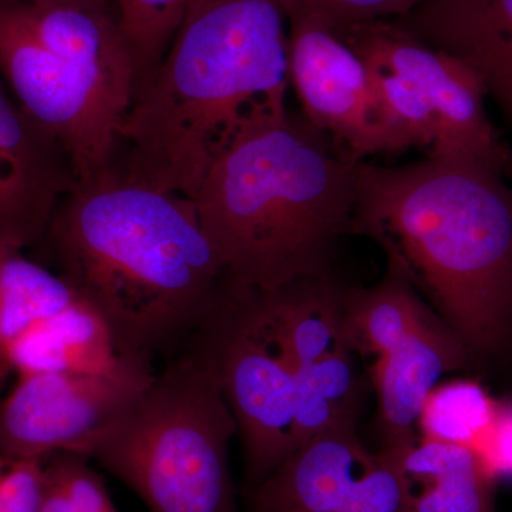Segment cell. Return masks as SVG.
Segmentation results:
<instances>
[{
  "label": "cell",
  "instance_id": "cell-1",
  "mask_svg": "<svg viewBox=\"0 0 512 512\" xmlns=\"http://www.w3.org/2000/svg\"><path fill=\"white\" fill-rule=\"evenodd\" d=\"M35 249L99 313L121 355L156 372L234 288L194 201L113 168L64 195Z\"/></svg>",
  "mask_w": 512,
  "mask_h": 512
},
{
  "label": "cell",
  "instance_id": "cell-2",
  "mask_svg": "<svg viewBox=\"0 0 512 512\" xmlns=\"http://www.w3.org/2000/svg\"><path fill=\"white\" fill-rule=\"evenodd\" d=\"M360 163L286 101L256 104L194 198L232 285L269 293L329 275L353 231Z\"/></svg>",
  "mask_w": 512,
  "mask_h": 512
},
{
  "label": "cell",
  "instance_id": "cell-3",
  "mask_svg": "<svg viewBox=\"0 0 512 512\" xmlns=\"http://www.w3.org/2000/svg\"><path fill=\"white\" fill-rule=\"evenodd\" d=\"M288 86L285 0H191L131 103L111 168L194 201L244 117L286 101Z\"/></svg>",
  "mask_w": 512,
  "mask_h": 512
},
{
  "label": "cell",
  "instance_id": "cell-4",
  "mask_svg": "<svg viewBox=\"0 0 512 512\" xmlns=\"http://www.w3.org/2000/svg\"><path fill=\"white\" fill-rule=\"evenodd\" d=\"M403 259L468 349L512 346V187L468 161H362L353 231Z\"/></svg>",
  "mask_w": 512,
  "mask_h": 512
},
{
  "label": "cell",
  "instance_id": "cell-5",
  "mask_svg": "<svg viewBox=\"0 0 512 512\" xmlns=\"http://www.w3.org/2000/svg\"><path fill=\"white\" fill-rule=\"evenodd\" d=\"M237 434L217 372L190 346L154 373L84 456L150 512H241L229 470Z\"/></svg>",
  "mask_w": 512,
  "mask_h": 512
},
{
  "label": "cell",
  "instance_id": "cell-6",
  "mask_svg": "<svg viewBox=\"0 0 512 512\" xmlns=\"http://www.w3.org/2000/svg\"><path fill=\"white\" fill-rule=\"evenodd\" d=\"M190 346L210 360L220 379L252 494L295 453V367L256 292H232Z\"/></svg>",
  "mask_w": 512,
  "mask_h": 512
},
{
  "label": "cell",
  "instance_id": "cell-7",
  "mask_svg": "<svg viewBox=\"0 0 512 512\" xmlns=\"http://www.w3.org/2000/svg\"><path fill=\"white\" fill-rule=\"evenodd\" d=\"M0 79L20 109L62 144L77 183L113 167L128 110L50 52L12 5H0Z\"/></svg>",
  "mask_w": 512,
  "mask_h": 512
},
{
  "label": "cell",
  "instance_id": "cell-8",
  "mask_svg": "<svg viewBox=\"0 0 512 512\" xmlns=\"http://www.w3.org/2000/svg\"><path fill=\"white\" fill-rule=\"evenodd\" d=\"M370 66L394 74L419 94L437 121L427 156L468 161L512 177V153L487 111L483 83L456 57L420 42L393 19L372 20L338 35Z\"/></svg>",
  "mask_w": 512,
  "mask_h": 512
},
{
  "label": "cell",
  "instance_id": "cell-9",
  "mask_svg": "<svg viewBox=\"0 0 512 512\" xmlns=\"http://www.w3.org/2000/svg\"><path fill=\"white\" fill-rule=\"evenodd\" d=\"M285 9L289 83L303 116L357 161L407 151L384 120L369 64L319 20Z\"/></svg>",
  "mask_w": 512,
  "mask_h": 512
},
{
  "label": "cell",
  "instance_id": "cell-10",
  "mask_svg": "<svg viewBox=\"0 0 512 512\" xmlns=\"http://www.w3.org/2000/svg\"><path fill=\"white\" fill-rule=\"evenodd\" d=\"M154 373L19 375L0 400V457L35 460L60 451L84 456L94 437L126 409Z\"/></svg>",
  "mask_w": 512,
  "mask_h": 512
},
{
  "label": "cell",
  "instance_id": "cell-11",
  "mask_svg": "<svg viewBox=\"0 0 512 512\" xmlns=\"http://www.w3.org/2000/svg\"><path fill=\"white\" fill-rule=\"evenodd\" d=\"M356 420L302 444L252 493L254 512H407L396 460L370 453Z\"/></svg>",
  "mask_w": 512,
  "mask_h": 512
},
{
  "label": "cell",
  "instance_id": "cell-12",
  "mask_svg": "<svg viewBox=\"0 0 512 512\" xmlns=\"http://www.w3.org/2000/svg\"><path fill=\"white\" fill-rule=\"evenodd\" d=\"M76 184L62 144L20 109L0 79V211L9 245L36 248Z\"/></svg>",
  "mask_w": 512,
  "mask_h": 512
},
{
  "label": "cell",
  "instance_id": "cell-13",
  "mask_svg": "<svg viewBox=\"0 0 512 512\" xmlns=\"http://www.w3.org/2000/svg\"><path fill=\"white\" fill-rule=\"evenodd\" d=\"M12 6L50 52L130 110L138 70L116 0H46Z\"/></svg>",
  "mask_w": 512,
  "mask_h": 512
},
{
  "label": "cell",
  "instance_id": "cell-14",
  "mask_svg": "<svg viewBox=\"0 0 512 512\" xmlns=\"http://www.w3.org/2000/svg\"><path fill=\"white\" fill-rule=\"evenodd\" d=\"M393 20L470 67L512 130V0H429Z\"/></svg>",
  "mask_w": 512,
  "mask_h": 512
},
{
  "label": "cell",
  "instance_id": "cell-15",
  "mask_svg": "<svg viewBox=\"0 0 512 512\" xmlns=\"http://www.w3.org/2000/svg\"><path fill=\"white\" fill-rule=\"evenodd\" d=\"M468 348L454 330L431 313L387 355L376 360L373 377L379 396L382 450L402 453L417 441V427L427 397L441 376L467 363Z\"/></svg>",
  "mask_w": 512,
  "mask_h": 512
},
{
  "label": "cell",
  "instance_id": "cell-16",
  "mask_svg": "<svg viewBox=\"0 0 512 512\" xmlns=\"http://www.w3.org/2000/svg\"><path fill=\"white\" fill-rule=\"evenodd\" d=\"M8 367L10 373L18 375L69 372L120 376L137 370L156 372L121 355L107 323L80 298L26 332L10 349Z\"/></svg>",
  "mask_w": 512,
  "mask_h": 512
},
{
  "label": "cell",
  "instance_id": "cell-17",
  "mask_svg": "<svg viewBox=\"0 0 512 512\" xmlns=\"http://www.w3.org/2000/svg\"><path fill=\"white\" fill-rule=\"evenodd\" d=\"M387 453L396 460L407 512H497L498 481L471 448L417 439L402 453Z\"/></svg>",
  "mask_w": 512,
  "mask_h": 512
},
{
  "label": "cell",
  "instance_id": "cell-18",
  "mask_svg": "<svg viewBox=\"0 0 512 512\" xmlns=\"http://www.w3.org/2000/svg\"><path fill=\"white\" fill-rule=\"evenodd\" d=\"M387 252L383 281L372 289H350L343 293V342L350 352L387 355L426 319L414 292V281L403 259L394 249Z\"/></svg>",
  "mask_w": 512,
  "mask_h": 512
},
{
  "label": "cell",
  "instance_id": "cell-19",
  "mask_svg": "<svg viewBox=\"0 0 512 512\" xmlns=\"http://www.w3.org/2000/svg\"><path fill=\"white\" fill-rule=\"evenodd\" d=\"M258 293L295 372L348 348L343 342V293L330 282L329 275Z\"/></svg>",
  "mask_w": 512,
  "mask_h": 512
},
{
  "label": "cell",
  "instance_id": "cell-20",
  "mask_svg": "<svg viewBox=\"0 0 512 512\" xmlns=\"http://www.w3.org/2000/svg\"><path fill=\"white\" fill-rule=\"evenodd\" d=\"M79 296L56 272L23 249L0 244V383L9 375L10 349L37 323L52 318Z\"/></svg>",
  "mask_w": 512,
  "mask_h": 512
},
{
  "label": "cell",
  "instance_id": "cell-21",
  "mask_svg": "<svg viewBox=\"0 0 512 512\" xmlns=\"http://www.w3.org/2000/svg\"><path fill=\"white\" fill-rule=\"evenodd\" d=\"M352 355L348 348H342L296 369V450L322 431L356 420L359 384Z\"/></svg>",
  "mask_w": 512,
  "mask_h": 512
},
{
  "label": "cell",
  "instance_id": "cell-22",
  "mask_svg": "<svg viewBox=\"0 0 512 512\" xmlns=\"http://www.w3.org/2000/svg\"><path fill=\"white\" fill-rule=\"evenodd\" d=\"M498 402L480 383L471 380L437 384L417 421L423 433L421 439L473 450L493 421Z\"/></svg>",
  "mask_w": 512,
  "mask_h": 512
},
{
  "label": "cell",
  "instance_id": "cell-23",
  "mask_svg": "<svg viewBox=\"0 0 512 512\" xmlns=\"http://www.w3.org/2000/svg\"><path fill=\"white\" fill-rule=\"evenodd\" d=\"M190 2L191 0H116L121 28L137 63L138 89L153 76L163 62Z\"/></svg>",
  "mask_w": 512,
  "mask_h": 512
},
{
  "label": "cell",
  "instance_id": "cell-24",
  "mask_svg": "<svg viewBox=\"0 0 512 512\" xmlns=\"http://www.w3.org/2000/svg\"><path fill=\"white\" fill-rule=\"evenodd\" d=\"M79 453L43 458L45 495L39 512H117L103 478Z\"/></svg>",
  "mask_w": 512,
  "mask_h": 512
},
{
  "label": "cell",
  "instance_id": "cell-25",
  "mask_svg": "<svg viewBox=\"0 0 512 512\" xmlns=\"http://www.w3.org/2000/svg\"><path fill=\"white\" fill-rule=\"evenodd\" d=\"M429 0H285V6L301 9L335 35L372 20L397 19Z\"/></svg>",
  "mask_w": 512,
  "mask_h": 512
},
{
  "label": "cell",
  "instance_id": "cell-26",
  "mask_svg": "<svg viewBox=\"0 0 512 512\" xmlns=\"http://www.w3.org/2000/svg\"><path fill=\"white\" fill-rule=\"evenodd\" d=\"M473 451L495 480L512 478V402H498L493 421Z\"/></svg>",
  "mask_w": 512,
  "mask_h": 512
},
{
  "label": "cell",
  "instance_id": "cell-27",
  "mask_svg": "<svg viewBox=\"0 0 512 512\" xmlns=\"http://www.w3.org/2000/svg\"><path fill=\"white\" fill-rule=\"evenodd\" d=\"M46 2V0H0V5H19V3Z\"/></svg>",
  "mask_w": 512,
  "mask_h": 512
}]
</instances>
